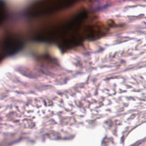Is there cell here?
I'll list each match as a JSON object with an SVG mask.
<instances>
[{"label": "cell", "instance_id": "obj_1", "mask_svg": "<svg viewBox=\"0 0 146 146\" xmlns=\"http://www.w3.org/2000/svg\"><path fill=\"white\" fill-rule=\"evenodd\" d=\"M76 1L77 0H42L39 3L35 4L30 11L33 14L53 12L58 9L68 7Z\"/></svg>", "mask_w": 146, "mask_h": 146}]
</instances>
